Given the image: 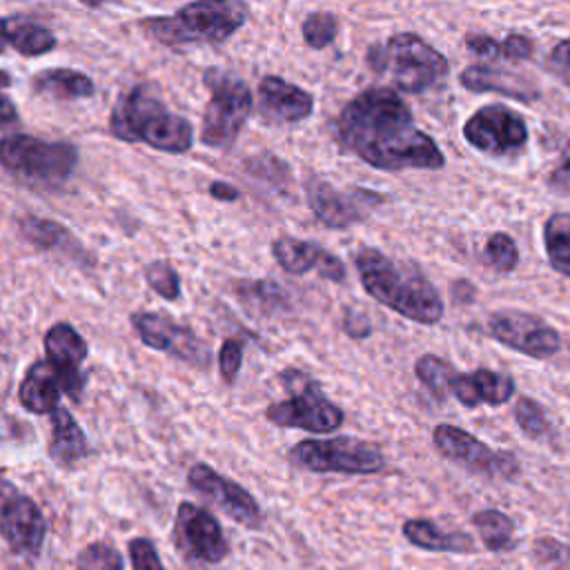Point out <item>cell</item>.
Listing matches in <instances>:
<instances>
[{"label": "cell", "mask_w": 570, "mask_h": 570, "mask_svg": "<svg viewBox=\"0 0 570 570\" xmlns=\"http://www.w3.org/2000/svg\"><path fill=\"white\" fill-rule=\"evenodd\" d=\"M336 138L347 151L383 171L445 165L434 138L414 125L410 107L390 87L356 94L336 118Z\"/></svg>", "instance_id": "1"}, {"label": "cell", "mask_w": 570, "mask_h": 570, "mask_svg": "<svg viewBox=\"0 0 570 570\" xmlns=\"http://www.w3.org/2000/svg\"><path fill=\"white\" fill-rule=\"evenodd\" d=\"M354 265L363 289L381 305L421 325H436L441 321V294L416 265L392 261L374 247L358 249Z\"/></svg>", "instance_id": "2"}, {"label": "cell", "mask_w": 570, "mask_h": 570, "mask_svg": "<svg viewBox=\"0 0 570 570\" xmlns=\"http://www.w3.org/2000/svg\"><path fill=\"white\" fill-rule=\"evenodd\" d=\"M111 134L127 142H145L158 151L185 154L191 147V122L171 114L154 87L136 85L116 102L111 118Z\"/></svg>", "instance_id": "3"}, {"label": "cell", "mask_w": 570, "mask_h": 570, "mask_svg": "<svg viewBox=\"0 0 570 570\" xmlns=\"http://www.w3.org/2000/svg\"><path fill=\"white\" fill-rule=\"evenodd\" d=\"M367 65L387 78L394 89L421 94L443 82L448 76L445 56L416 33H396L383 45L367 49Z\"/></svg>", "instance_id": "4"}, {"label": "cell", "mask_w": 570, "mask_h": 570, "mask_svg": "<svg viewBox=\"0 0 570 570\" xmlns=\"http://www.w3.org/2000/svg\"><path fill=\"white\" fill-rule=\"evenodd\" d=\"M247 20L243 2L200 0L180 7L171 16H156L140 20V29L163 45L189 42H223Z\"/></svg>", "instance_id": "5"}, {"label": "cell", "mask_w": 570, "mask_h": 570, "mask_svg": "<svg viewBox=\"0 0 570 570\" xmlns=\"http://www.w3.org/2000/svg\"><path fill=\"white\" fill-rule=\"evenodd\" d=\"M78 165V149L62 140H40L27 134L0 138V167L42 185H60Z\"/></svg>", "instance_id": "6"}, {"label": "cell", "mask_w": 570, "mask_h": 570, "mask_svg": "<svg viewBox=\"0 0 570 570\" xmlns=\"http://www.w3.org/2000/svg\"><path fill=\"white\" fill-rule=\"evenodd\" d=\"M281 379L292 394L289 399L272 403L265 410L269 423L281 428H298L316 434L334 432L336 428L343 425V410L334 405L330 399H325L314 379L298 370H285Z\"/></svg>", "instance_id": "7"}, {"label": "cell", "mask_w": 570, "mask_h": 570, "mask_svg": "<svg viewBox=\"0 0 570 570\" xmlns=\"http://www.w3.org/2000/svg\"><path fill=\"white\" fill-rule=\"evenodd\" d=\"M203 80L212 96L203 114L200 138L212 149H229L252 111V91L240 78L220 69H207Z\"/></svg>", "instance_id": "8"}, {"label": "cell", "mask_w": 570, "mask_h": 570, "mask_svg": "<svg viewBox=\"0 0 570 570\" xmlns=\"http://www.w3.org/2000/svg\"><path fill=\"white\" fill-rule=\"evenodd\" d=\"M289 461L312 472L374 474L385 468L383 452L367 441L354 436L305 439L289 450Z\"/></svg>", "instance_id": "9"}, {"label": "cell", "mask_w": 570, "mask_h": 570, "mask_svg": "<svg viewBox=\"0 0 570 570\" xmlns=\"http://www.w3.org/2000/svg\"><path fill=\"white\" fill-rule=\"evenodd\" d=\"M434 448L439 450L441 456L454 461L456 465H463L465 470L488 476V479H499V481H512L519 476V459L508 452V450H492L483 441H479L474 434L441 423L432 432Z\"/></svg>", "instance_id": "10"}, {"label": "cell", "mask_w": 570, "mask_h": 570, "mask_svg": "<svg viewBox=\"0 0 570 570\" xmlns=\"http://www.w3.org/2000/svg\"><path fill=\"white\" fill-rule=\"evenodd\" d=\"M0 537L22 557H38L47 537V523L33 499L18 488L0 470Z\"/></svg>", "instance_id": "11"}, {"label": "cell", "mask_w": 570, "mask_h": 570, "mask_svg": "<svg viewBox=\"0 0 570 570\" xmlns=\"http://www.w3.org/2000/svg\"><path fill=\"white\" fill-rule=\"evenodd\" d=\"M174 546L183 559L207 566L220 563L229 552L227 539L216 517L189 501H183L176 510Z\"/></svg>", "instance_id": "12"}, {"label": "cell", "mask_w": 570, "mask_h": 570, "mask_svg": "<svg viewBox=\"0 0 570 570\" xmlns=\"http://www.w3.org/2000/svg\"><path fill=\"white\" fill-rule=\"evenodd\" d=\"M463 136L488 156H512L528 142V125L505 105H485L465 120Z\"/></svg>", "instance_id": "13"}, {"label": "cell", "mask_w": 570, "mask_h": 570, "mask_svg": "<svg viewBox=\"0 0 570 570\" xmlns=\"http://www.w3.org/2000/svg\"><path fill=\"white\" fill-rule=\"evenodd\" d=\"M488 332L501 345L530 358H550L561 350V336L541 316L523 309H497L488 316Z\"/></svg>", "instance_id": "14"}, {"label": "cell", "mask_w": 570, "mask_h": 570, "mask_svg": "<svg viewBox=\"0 0 570 570\" xmlns=\"http://www.w3.org/2000/svg\"><path fill=\"white\" fill-rule=\"evenodd\" d=\"M131 325L145 345L167 352L198 370L209 367V347L194 334L191 327L160 312H136Z\"/></svg>", "instance_id": "15"}, {"label": "cell", "mask_w": 570, "mask_h": 570, "mask_svg": "<svg viewBox=\"0 0 570 570\" xmlns=\"http://www.w3.org/2000/svg\"><path fill=\"white\" fill-rule=\"evenodd\" d=\"M305 196L314 216L332 229H345L363 220L370 207L385 200L381 194L367 189L341 191L321 178H309L305 183Z\"/></svg>", "instance_id": "16"}, {"label": "cell", "mask_w": 570, "mask_h": 570, "mask_svg": "<svg viewBox=\"0 0 570 570\" xmlns=\"http://www.w3.org/2000/svg\"><path fill=\"white\" fill-rule=\"evenodd\" d=\"M187 481L203 499L223 510L236 523L247 528H258L263 523V512L256 499L243 485L218 474L207 463H194L187 472Z\"/></svg>", "instance_id": "17"}, {"label": "cell", "mask_w": 570, "mask_h": 570, "mask_svg": "<svg viewBox=\"0 0 570 570\" xmlns=\"http://www.w3.org/2000/svg\"><path fill=\"white\" fill-rule=\"evenodd\" d=\"M45 352H47V361L51 363V367L60 379L62 392L69 399L80 401L82 387H85V376L80 372V365L89 352L85 338L69 323L60 321L47 330Z\"/></svg>", "instance_id": "18"}, {"label": "cell", "mask_w": 570, "mask_h": 570, "mask_svg": "<svg viewBox=\"0 0 570 570\" xmlns=\"http://www.w3.org/2000/svg\"><path fill=\"white\" fill-rule=\"evenodd\" d=\"M514 379L505 372L476 367L474 372H454L450 379V394L465 407L503 405L514 396Z\"/></svg>", "instance_id": "19"}, {"label": "cell", "mask_w": 570, "mask_h": 570, "mask_svg": "<svg viewBox=\"0 0 570 570\" xmlns=\"http://www.w3.org/2000/svg\"><path fill=\"white\" fill-rule=\"evenodd\" d=\"M272 254L278 261V265L289 274H305L309 269H318L323 278H330V281L345 278L343 263L312 240L281 236L272 243Z\"/></svg>", "instance_id": "20"}, {"label": "cell", "mask_w": 570, "mask_h": 570, "mask_svg": "<svg viewBox=\"0 0 570 570\" xmlns=\"http://www.w3.org/2000/svg\"><path fill=\"white\" fill-rule=\"evenodd\" d=\"M261 114L272 122H301L314 109V96L278 76H265L258 85Z\"/></svg>", "instance_id": "21"}, {"label": "cell", "mask_w": 570, "mask_h": 570, "mask_svg": "<svg viewBox=\"0 0 570 570\" xmlns=\"http://www.w3.org/2000/svg\"><path fill=\"white\" fill-rule=\"evenodd\" d=\"M459 82L474 91V94H483V91H494L508 98H517L521 102H532L534 98H539L537 87L517 73L503 71V69H492L488 65H470L461 71Z\"/></svg>", "instance_id": "22"}, {"label": "cell", "mask_w": 570, "mask_h": 570, "mask_svg": "<svg viewBox=\"0 0 570 570\" xmlns=\"http://www.w3.org/2000/svg\"><path fill=\"white\" fill-rule=\"evenodd\" d=\"M60 392H62L60 379L51 367V363L36 361L31 363V367L27 370L20 383L18 399L33 414H51L53 410H58Z\"/></svg>", "instance_id": "23"}, {"label": "cell", "mask_w": 570, "mask_h": 570, "mask_svg": "<svg viewBox=\"0 0 570 570\" xmlns=\"http://www.w3.org/2000/svg\"><path fill=\"white\" fill-rule=\"evenodd\" d=\"M89 452L87 436L76 419L65 410L58 407L51 412V441H49V456L58 468H71Z\"/></svg>", "instance_id": "24"}, {"label": "cell", "mask_w": 570, "mask_h": 570, "mask_svg": "<svg viewBox=\"0 0 570 570\" xmlns=\"http://www.w3.org/2000/svg\"><path fill=\"white\" fill-rule=\"evenodd\" d=\"M403 537L421 548V550H430V552H472L474 550V541L468 532H443L436 528V523L428 521V519H407L403 523Z\"/></svg>", "instance_id": "25"}, {"label": "cell", "mask_w": 570, "mask_h": 570, "mask_svg": "<svg viewBox=\"0 0 570 570\" xmlns=\"http://www.w3.org/2000/svg\"><path fill=\"white\" fill-rule=\"evenodd\" d=\"M33 89L38 94H47L58 100H76V98H89L94 94V80L82 71L58 67V69H45L36 73Z\"/></svg>", "instance_id": "26"}, {"label": "cell", "mask_w": 570, "mask_h": 570, "mask_svg": "<svg viewBox=\"0 0 570 570\" xmlns=\"http://www.w3.org/2000/svg\"><path fill=\"white\" fill-rule=\"evenodd\" d=\"M472 525L479 530L481 543L490 552H508L514 548V523L505 512L497 508L479 510L472 514Z\"/></svg>", "instance_id": "27"}, {"label": "cell", "mask_w": 570, "mask_h": 570, "mask_svg": "<svg viewBox=\"0 0 570 570\" xmlns=\"http://www.w3.org/2000/svg\"><path fill=\"white\" fill-rule=\"evenodd\" d=\"M543 247L552 269L570 276V214L557 212L543 223Z\"/></svg>", "instance_id": "28"}, {"label": "cell", "mask_w": 570, "mask_h": 570, "mask_svg": "<svg viewBox=\"0 0 570 570\" xmlns=\"http://www.w3.org/2000/svg\"><path fill=\"white\" fill-rule=\"evenodd\" d=\"M9 45L22 56H40L56 47V36L38 22L9 18Z\"/></svg>", "instance_id": "29"}, {"label": "cell", "mask_w": 570, "mask_h": 570, "mask_svg": "<svg viewBox=\"0 0 570 570\" xmlns=\"http://www.w3.org/2000/svg\"><path fill=\"white\" fill-rule=\"evenodd\" d=\"M454 367L439 358L436 354H423L414 363V374L436 399H445L450 394V379L454 376Z\"/></svg>", "instance_id": "30"}, {"label": "cell", "mask_w": 570, "mask_h": 570, "mask_svg": "<svg viewBox=\"0 0 570 570\" xmlns=\"http://www.w3.org/2000/svg\"><path fill=\"white\" fill-rule=\"evenodd\" d=\"M20 234L33 243L40 249H51V247H65V240H69V232L49 218H38V216H24L18 220Z\"/></svg>", "instance_id": "31"}, {"label": "cell", "mask_w": 570, "mask_h": 570, "mask_svg": "<svg viewBox=\"0 0 570 570\" xmlns=\"http://www.w3.org/2000/svg\"><path fill=\"white\" fill-rule=\"evenodd\" d=\"M514 421H517V425L521 428V432L528 439H543L552 430L546 410L541 407V403H537L530 396H519L517 399V403H514Z\"/></svg>", "instance_id": "32"}, {"label": "cell", "mask_w": 570, "mask_h": 570, "mask_svg": "<svg viewBox=\"0 0 570 570\" xmlns=\"http://www.w3.org/2000/svg\"><path fill=\"white\" fill-rule=\"evenodd\" d=\"M76 570H125V561L111 543L94 541L80 550Z\"/></svg>", "instance_id": "33"}, {"label": "cell", "mask_w": 570, "mask_h": 570, "mask_svg": "<svg viewBox=\"0 0 570 570\" xmlns=\"http://www.w3.org/2000/svg\"><path fill=\"white\" fill-rule=\"evenodd\" d=\"M338 33V20L330 11H314L303 22V38L312 49H325Z\"/></svg>", "instance_id": "34"}, {"label": "cell", "mask_w": 570, "mask_h": 570, "mask_svg": "<svg viewBox=\"0 0 570 570\" xmlns=\"http://www.w3.org/2000/svg\"><path fill=\"white\" fill-rule=\"evenodd\" d=\"M485 261L499 269V272H512L519 263V252H517V243L512 240V236H508L505 232H494L488 240H485V249H483Z\"/></svg>", "instance_id": "35"}, {"label": "cell", "mask_w": 570, "mask_h": 570, "mask_svg": "<svg viewBox=\"0 0 570 570\" xmlns=\"http://www.w3.org/2000/svg\"><path fill=\"white\" fill-rule=\"evenodd\" d=\"M145 281L149 287L160 294L167 301H174L180 296V278L171 263L167 261H154L145 267Z\"/></svg>", "instance_id": "36"}, {"label": "cell", "mask_w": 570, "mask_h": 570, "mask_svg": "<svg viewBox=\"0 0 570 570\" xmlns=\"http://www.w3.org/2000/svg\"><path fill=\"white\" fill-rule=\"evenodd\" d=\"M240 287L243 296L247 303H254L258 312H276L281 305H285V294L283 289L272 283V281H254V283H243Z\"/></svg>", "instance_id": "37"}, {"label": "cell", "mask_w": 570, "mask_h": 570, "mask_svg": "<svg viewBox=\"0 0 570 570\" xmlns=\"http://www.w3.org/2000/svg\"><path fill=\"white\" fill-rule=\"evenodd\" d=\"M532 557H537V561L541 566H548L552 570L570 568V546H566L552 537H539L532 546Z\"/></svg>", "instance_id": "38"}, {"label": "cell", "mask_w": 570, "mask_h": 570, "mask_svg": "<svg viewBox=\"0 0 570 570\" xmlns=\"http://www.w3.org/2000/svg\"><path fill=\"white\" fill-rule=\"evenodd\" d=\"M129 559L134 570H165L154 541L136 537L129 541Z\"/></svg>", "instance_id": "39"}, {"label": "cell", "mask_w": 570, "mask_h": 570, "mask_svg": "<svg viewBox=\"0 0 570 570\" xmlns=\"http://www.w3.org/2000/svg\"><path fill=\"white\" fill-rule=\"evenodd\" d=\"M243 365V341L240 338H227L218 350V367L225 383H234L238 376V370Z\"/></svg>", "instance_id": "40"}, {"label": "cell", "mask_w": 570, "mask_h": 570, "mask_svg": "<svg viewBox=\"0 0 570 570\" xmlns=\"http://www.w3.org/2000/svg\"><path fill=\"white\" fill-rule=\"evenodd\" d=\"M534 42L523 33H510L505 40H501V58L510 62H521L532 58Z\"/></svg>", "instance_id": "41"}, {"label": "cell", "mask_w": 570, "mask_h": 570, "mask_svg": "<svg viewBox=\"0 0 570 570\" xmlns=\"http://www.w3.org/2000/svg\"><path fill=\"white\" fill-rule=\"evenodd\" d=\"M548 69L570 87V38L554 45V49L548 56Z\"/></svg>", "instance_id": "42"}, {"label": "cell", "mask_w": 570, "mask_h": 570, "mask_svg": "<svg viewBox=\"0 0 570 570\" xmlns=\"http://www.w3.org/2000/svg\"><path fill=\"white\" fill-rule=\"evenodd\" d=\"M465 47L472 53L481 56V58H492V60L501 58V42L494 40L492 36H485V33H468L465 36Z\"/></svg>", "instance_id": "43"}, {"label": "cell", "mask_w": 570, "mask_h": 570, "mask_svg": "<svg viewBox=\"0 0 570 570\" xmlns=\"http://www.w3.org/2000/svg\"><path fill=\"white\" fill-rule=\"evenodd\" d=\"M548 187L557 194H570V147L566 149L559 167L548 176Z\"/></svg>", "instance_id": "44"}, {"label": "cell", "mask_w": 570, "mask_h": 570, "mask_svg": "<svg viewBox=\"0 0 570 570\" xmlns=\"http://www.w3.org/2000/svg\"><path fill=\"white\" fill-rule=\"evenodd\" d=\"M345 332L350 336H354V338H365V336H370L372 327H370V321L363 314L347 312V316H345Z\"/></svg>", "instance_id": "45"}, {"label": "cell", "mask_w": 570, "mask_h": 570, "mask_svg": "<svg viewBox=\"0 0 570 570\" xmlns=\"http://www.w3.org/2000/svg\"><path fill=\"white\" fill-rule=\"evenodd\" d=\"M209 194L216 198V200H225V203H232L238 198V189L229 183H223V180H216L209 185Z\"/></svg>", "instance_id": "46"}, {"label": "cell", "mask_w": 570, "mask_h": 570, "mask_svg": "<svg viewBox=\"0 0 570 570\" xmlns=\"http://www.w3.org/2000/svg\"><path fill=\"white\" fill-rule=\"evenodd\" d=\"M16 120H18V111H16L13 100L9 96L0 94V125H9Z\"/></svg>", "instance_id": "47"}, {"label": "cell", "mask_w": 570, "mask_h": 570, "mask_svg": "<svg viewBox=\"0 0 570 570\" xmlns=\"http://www.w3.org/2000/svg\"><path fill=\"white\" fill-rule=\"evenodd\" d=\"M9 45V18H0V53Z\"/></svg>", "instance_id": "48"}, {"label": "cell", "mask_w": 570, "mask_h": 570, "mask_svg": "<svg viewBox=\"0 0 570 570\" xmlns=\"http://www.w3.org/2000/svg\"><path fill=\"white\" fill-rule=\"evenodd\" d=\"M7 85H11V76L4 73V71H0V87H7Z\"/></svg>", "instance_id": "49"}]
</instances>
